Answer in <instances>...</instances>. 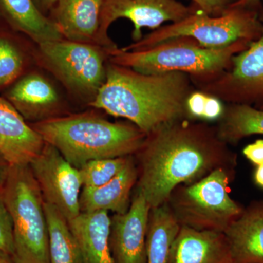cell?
Masks as SVG:
<instances>
[{
	"instance_id": "obj_25",
	"label": "cell",
	"mask_w": 263,
	"mask_h": 263,
	"mask_svg": "<svg viewBox=\"0 0 263 263\" xmlns=\"http://www.w3.org/2000/svg\"><path fill=\"white\" fill-rule=\"evenodd\" d=\"M132 156L99 159L86 162L79 168L83 188L98 187L109 182L122 172Z\"/></svg>"
},
{
	"instance_id": "obj_4",
	"label": "cell",
	"mask_w": 263,
	"mask_h": 263,
	"mask_svg": "<svg viewBox=\"0 0 263 263\" xmlns=\"http://www.w3.org/2000/svg\"><path fill=\"white\" fill-rule=\"evenodd\" d=\"M250 43L240 40L228 47L214 49L202 47L192 37H175L137 51L117 47L108 51V61L144 74L183 72L195 86L214 80L230 69L233 57Z\"/></svg>"
},
{
	"instance_id": "obj_13",
	"label": "cell",
	"mask_w": 263,
	"mask_h": 263,
	"mask_svg": "<svg viewBox=\"0 0 263 263\" xmlns=\"http://www.w3.org/2000/svg\"><path fill=\"white\" fill-rule=\"evenodd\" d=\"M151 208L134 190L130 206L110 217V247L116 263H146V235Z\"/></svg>"
},
{
	"instance_id": "obj_5",
	"label": "cell",
	"mask_w": 263,
	"mask_h": 263,
	"mask_svg": "<svg viewBox=\"0 0 263 263\" xmlns=\"http://www.w3.org/2000/svg\"><path fill=\"white\" fill-rule=\"evenodd\" d=\"M2 196L13 224L15 263H50L44 200L29 164L11 165Z\"/></svg>"
},
{
	"instance_id": "obj_28",
	"label": "cell",
	"mask_w": 263,
	"mask_h": 263,
	"mask_svg": "<svg viewBox=\"0 0 263 263\" xmlns=\"http://www.w3.org/2000/svg\"><path fill=\"white\" fill-rule=\"evenodd\" d=\"M243 155L254 165L263 164V139L249 143L243 148Z\"/></svg>"
},
{
	"instance_id": "obj_21",
	"label": "cell",
	"mask_w": 263,
	"mask_h": 263,
	"mask_svg": "<svg viewBox=\"0 0 263 263\" xmlns=\"http://www.w3.org/2000/svg\"><path fill=\"white\" fill-rule=\"evenodd\" d=\"M34 43L0 23V95L36 65Z\"/></svg>"
},
{
	"instance_id": "obj_11",
	"label": "cell",
	"mask_w": 263,
	"mask_h": 263,
	"mask_svg": "<svg viewBox=\"0 0 263 263\" xmlns=\"http://www.w3.org/2000/svg\"><path fill=\"white\" fill-rule=\"evenodd\" d=\"M29 165L46 203L56 208L68 221L81 214L83 186L79 168L47 143Z\"/></svg>"
},
{
	"instance_id": "obj_1",
	"label": "cell",
	"mask_w": 263,
	"mask_h": 263,
	"mask_svg": "<svg viewBox=\"0 0 263 263\" xmlns=\"http://www.w3.org/2000/svg\"><path fill=\"white\" fill-rule=\"evenodd\" d=\"M133 156L138 172L134 190L152 209L165 203L176 186L237 165L236 154L221 139L216 126L188 118L151 132Z\"/></svg>"
},
{
	"instance_id": "obj_20",
	"label": "cell",
	"mask_w": 263,
	"mask_h": 263,
	"mask_svg": "<svg viewBox=\"0 0 263 263\" xmlns=\"http://www.w3.org/2000/svg\"><path fill=\"white\" fill-rule=\"evenodd\" d=\"M0 23L27 36L34 44L64 39L33 0H0Z\"/></svg>"
},
{
	"instance_id": "obj_29",
	"label": "cell",
	"mask_w": 263,
	"mask_h": 263,
	"mask_svg": "<svg viewBox=\"0 0 263 263\" xmlns=\"http://www.w3.org/2000/svg\"><path fill=\"white\" fill-rule=\"evenodd\" d=\"M262 0H235L229 8H250L259 9L262 6Z\"/></svg>"
},
{
	"instance_id": "obj_9",
	"label": "cell",
	"mask_w": 263,
	"mask_h": 263,
	"mask_svg": "<svg viewBox=\"0 0 263 263\" xmlns=\"http://www.w3.org/2000/svg\"><path fill=\"white\" fill-rule=\"evenodd\" d=\"M262 34L245 50L233 57L230 69L212 81L195 86L197 89L228 104L263 105V5L259 11Z\"/></svg>"
},
{
	"instance_id": "obj_34",
	"label": "cell",
	"mask_w": 263,
	"mask_h": 263,
	"mask_svg": "<svg viewBox=\"0 0 263 263\" xmlns=\"http://www.w3.org/2000/svg\"><path fill=\"white\" fill-rule=\"evenodd\" d=\"M257 108L260 109V110H263V105H261L260 107H259V108Z\"/></svg>"
},
{
	"instance_id": "obj_3",
	"label": "cell",
	"mask_w": 263,
	"mask_h": 263,
	"mask_svg": "<svg viewBox=\"0 0 263 263\" xmlns=\"http://www.w3.org/2000/svg\"><path fill=\"white\" fill-rule=\"evenodd\" d=\"M29 124L79 169L91 160L135 155L146 137L133 123L110 122L93 111Z\"/></svg>"
},
{
	"instance_id": "obj_14",
	"label": "cell",
	"mask_w": 263,
	"mask_h": 263,
	"mask_svg": "<svg viewBox=\"0 0 263 263\" xmlns=\"http://www.w3.org/2000/svg\"><path fill=\"white\" fill-rule=\"evenodd\" d=\"M45 144L41 135L0 96V155L10 165H27Z\"/></svg>"
},
{
	"instance_id": "obj_6",
	"label": "cell",
	"mask_w": 263,
	"mask_h": 263,
	"mask_svg": "<svg viewBox=\"0 0 263 263\" xmlns=\"http://www.w3.org/2000/svg\"><path fill=\"white\" fill-rule=\"evenodd\" d=\"M235 170L219 168L195 182L181 184L166 203L180 226L224 233L245 206L230 197Z\"/></svg>"
},
{
	"instance_id": "obj_16",
	"label": "cell",
	"mask_w": 263,
	"mask_h": 263,
	"mask_svg": "<svg viewBox=\"0 0 263 263\" xmlns=\"http://www.w3.org/2000/svg\"><path fill=\"white\" fill-rule=\"evenodd\" d=\"M168 263H233L224 233L180 227Z\"/></svg>"
},
{
	"instance_id": "obj_23",
	"label": "cell",
	"mask_w": 263,
	"mask_h": 263,
	"mask_svg": "<svg viewBox=\"0 0 263 263\" xmlns=\"http://www.w3.org/2000/svg\"><path fill=\"white\" fill-rule=\"evenodd\" d=\"M216 127L222 141L237 144L247 137L263 135V110L252 105L228 104Z\"/></svg>"
},
{
	"instance_id": "obj_32",
	"label": "cell",
	"mask_w": 263,
	"mask_h": 263,
	"mask_svg": "<svg viewBox=\"0 0 263 263\" xmlns=\"http://www.w3.org/2000/svg\"><path fill=\"white\" fill-rule=\"evenodd\" d=\"M253 180L256 186L263 189V164L256 166L254 171Z\"/></svg>"
},
{
	"instance_id": "obj_15",
	"label": "cell",
	"mask_w": 263,
	"mask_h": 263,
	"mask_svg": "<svg viewBox=\"0 0 263 263\" xmlns=\"http://www.w3.org/2000/svg\"><path fill=\"white\" fill-rule=\"evenodd\" d=\"M103 3L104 0H57L48 16L64 39L101 46Z\"/></svg>"
},
{
	"instance_id": "obj_26",
	"label": "cell",
	"mask_w": 263,
	"mask_h": 263,
	"mask_svg": "<svg viewBox=\"0 0 263 263\" xmlns=\"http://www.w3.org/2000/svg\"><path fill=\"white\" fill-rule=\"evenodd\" d=\"M13 224L0 193V252L8 254L13 258Z\"/></svg>"
},
{
	"instance_id": "obj_17",
	"label": "cell",
	"mask_w": 263,
	"mask_h": 263,
	"mask_svg": "<svg viewBox=\"0 0 263 263\" xmlns=\"http://www.w3.org/2000/svg\"><path fill=\"white\" fill-rule=\"evenodd\" d=\"M224 235L233 263H263V200L245 207Z\"/></svg>"
},
{
	"instance_id": "obj_10",
	"label": "cell",
	"mask_w": 263,
	"mask_h": 263,
	"mask_svg": "<svg viewBox=\"0 0 263 263\" xmlns=\"http://www.w3.org/2000/svg\"><path fill=\"white\" fill-rule=\"evenodd\" d=\"M176 0H104L100 22V41L102 47L111 51L117 44L108 36V29L114 22L126 18L133 24V42L143 37V28L157 29L164 22L176 23L197 9Z\"/></svg>"
},
{
	"instance_id": "obj_22",
	"label": "cell",
	"mask_w": 263,
	"mask_h": 263,
	"mask_svg": "<svg viewBox=\"0 0 263 263\" xmlns=\"http://www.w3.org/2000/svg\"><path fill=\"white\" fill-rule=\"evenodd\" d=\"M180 224L167 204L151 209L146 235V263H168Z\"/></svg>"
},
{
	"instance_id": "obj_27",
	"label": "cell",
	"mask_w": 263,
	"mask_h": 263,
	"mask_svg": "<svg viewBox=\"0 0 263 263\" xmlns=\"http://www.w3.org/2000/svg\"><path fill=\"white\" fill-rule=\"evenodd\" d=\"M194 4L204 13L212 16L224 13L235 0H192Z\"/></svg>"
},
{
	"instance_id": "obj_33",
	"label": "cell",
	"mask_w": 263,
	"mask_h": 263,
	"mask_svg": "<svg viewBox=\"0 0 263 263\" xmlns=\"http://www.w3.org/2000/svg\"><path fill=\"white\" fill-rule=\"evenodd\" d=\"M0 263H15L12 257L8 254L0 252Z\"/></svg>"
},
{
	"instance_id": "obj_2",
	"label": "cell",
	"mask_w": 263,
	"mask_h": 263,
	"mask_svg": "<svg viewBox=\"0 0 263 263\" xmlns=\"http://www.w3.org/2000/svg\"><path fill=\"white\" fill-rule=\"evenodd\" d=\"M195 89L187 74H144L109 62L106 79L91 108L133 123L146 134L186 117L185 102Z\"/></svg>"
},
{
	"instance_id": "obj_30",
	"label": "cell",
	"mask_w": 263,
	"mask_h": 263,
	"mask_svg": "<svg viewBox=\"0 0 263 263\" xmlns=\"http://www.w3.org/2000/svg\"><path fill=\"white\" fill-rule=\"evenodd\" d=\"M10 166L11 165L0 155V193H1L3 186L6 182Z\"/></svg>"
},
{
	"instance_id": "obj_18",
	"label": "cell",
	"mask_w": 263,
	"mask_h": 263,
	"mask_svg": "<svg viewBox=\"0 0 263 263\" xmlns=\"http://www.w3.org/2000/svg\"><path fill=\"white\" fill-rule=\"evenodd\" d=\"M138 172L134 156L124 170L103 186L82 188L80 196L81 213L111 212L124 214L130 206L131 194L134 191Z\"/></svg>"
},
{
	"instance_id": "obj_19",
	"label": "cell",
	"mask_w": 263,
	"mask_h": 263,
	"mask_svg": "<svg viewBox=\"0 0 263 263\" xmlns=\"http://www.w3.org/2000/svg\"><path fill=\"white\" fill-rule=\"evenodd\" d=\"M110 221L107 212L81 213L68 221L82 263H116L110 247Z\"/></svg>"
},
{
	"instance_id": "obj_24",
	"label": "cell",
	"mask_w": 263,
	"mask_h": 263,
	"mask_svg": "<svg viewBox=\"0 0 263 263\" xmlns=\"http://www.w3.org/2000/svg\"><path fill=\"white\" fill-rule=\"evenodd\" d=\"M48 232L50 263H82L80 251L68 220L58 210L44 204Z\"/></svg>"
},
{
	"instance_id": "obj_7",
	"label": "cell",
	"mask_w": 263,
	"mask_h": 263,
	"mask_svg": "<svg viewBox=\"0 0 263 263\" xmlns=\"http://www.w3.org/2000/svg\"><path fill=\"white\" fill-rule=\"evenodd\" d=\"M108 51L97 45L62 39L34 44V55L36 66L89 106L106 79Z\"/></svg>"
},
{
	"instance_id": "obj_31",
	"label": "cell",
	"mask_w": 263,
	"mask_h": 263,
	"mask_svg": "<svg viewBox=\"0 0 263 263\" xmlns=\"http://www.w3.org/2000/svg\"><path fill=\"white\" fill-rule=\"evenodd\" d=\"M34 4L43 14L48 15L57 0H33Z\"/></svg>"
},
{
	"instance_id": "obj_35",
	"label": "cell",
	"mask_w": 263,
	"mask_h": 263,
	"mask_svg": "<svg viewBox=\"0 0 263 263\" xmlns=\"http://www.w3.org/2000/svg\"><path fill=\"white\" fill-rule=\"evenodd\" d=\"M262 5H263V0H262Z\"/></svg>"
},
{
	"instance_id": "obj_12",
	"label": "cell",
	"mask_w": 263,
	"mask_h": 263,
	"mask_svg": "<svg viewBox=\"0 0 263 263\" xmlns=\"http://www.w3.org/2000/svg\"><path fill=\"white\" fill-rule=\"evenodd\" d=\"M29 123L60 117L63 99L50 78L37 69L26 72L0 95Z\"/></svg>"
},
{
	"instance_id": "obj_8",
	"label": "cell",
	"mask_w": 263,
	"mask_h": 263,
	"mask_svg": "<svg viewBox=\"0 0 263 263\" xmlns=\"http://www.w3.org/2000/svg\"><path fill=\"white\" fill-rule=\"evenodd\" d=\"M259 9L229 8L223 14L212 16L197 8L183 20L155 29L140 41L132 43L122 49H144L179 37L193 38L202 47L214 49L228 47L240 40L252 42L262 34Z\"/></svg>"
}]
</instances>
